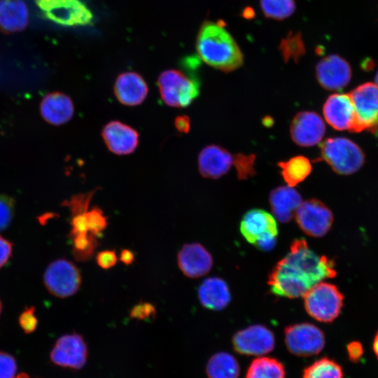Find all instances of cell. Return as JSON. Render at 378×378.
Wrapping results in <instances>:
<instances>
[{"mask_svg":"<svg viewBox=\"0 0 378 378\" xmlns=\"http://www.w3.org/2000/svg\"><path fill=\"white\" fill-rule=\"evenodd\" d=\"M336 276L335 264L312 251L304 239L293 241L289 253L274 267L269 276L271 291L279 296L297 298L313 286Z\"/></svg>","mask_w":378,"mask_h":378,"instance_id":"obj_1","label":"cell"},{"mask_svg":"<svg viewBox=\"0 0 378 378\" xmlns=\"http://www.w3.org/2000/svg\"><path fill=\"white\" fill-rule=\"evenodd\" d=\"M196 50L204 63L224 72L234 71L244 63L239 45L221 20L202 23L196 38Z\"/></svg>","mask_w":378,"mask_h":378,"instance_id":"obj_2","label":"cell"},{"mask_svg":"<svg viewBox=\"0 0 378 378\" xmlns=\"http://www.w3.org/2000/svg\"><path fill=\"white\" fill-rule=\"evenodd\" d=\"M177 69L162 71L158 78V87L162 102L172 107H186L200 92L198 79L188 72Z\"/></svg>","mask_w":378,"mask_h":378,"instance_id":"obj_3","label":"cell"},{"mask_svg":"<svg viewBox=\"0 0 378 378\" xmlns=\"http://www.w3.org/2000/svg\"><path fill=\"white\" fill-rule=\"evenodd\" d=\"M321 157L337 174L356 172L363 164L365 157L360 147L344 137L328 138L320 147Z\"/></svg>","mask_w":378,"mask_h":378,"instance_id":"obj_4","label":"cell"},{"mask_svg":"<svg viewBox=\"0 0 378 378\" xmlns=\"http://www.w3.org/2000/svg\"><path fill=\"white\" fill-rule=\"evenodd\" d=\"M307 314L318 321L330 323L340 314L344 296L334 284L321 281L303 295Z\"/></svg>","mask_w":378,"mask_h":378,"instance_id":"obj_5","label":"cell"},{"mask_svg":"<svg viewBox=\"0 0 378 378\" xmlns=\"http://www.w3.org/2000/svg\"><path fill=\"white\" fill-rule=\"evenodd\" d=\"M240 232L247 241L258 248L270 251L276 244L278 228L274 217L267 211L253 209L243 216Z\"/></svg>","mask_w":378,"mask_h":378,"instance_id":"obj_6","label":"cell"},{"mask_svg":"<svg viewBox=\"0 0 378 378\" xmlns=\"http://www.w3.org/2000/svg\"><path fill=\"white\" fill-rule=\"evenodd\" d=\"M43 283L52 295L65 298L74 295L81 285V274L77 266L64 258L50 262L43 274Z\"/></svg>","mask_w":378,"mask_h":378,"instance_id":"obj_7","label":"cell"},{"mask_svg":"<svg viewBox=\"0 0 378 378\" xmlns=\"http://www.w3.org/2000/svg\"><path fill=\"white\" fill-rule=\"evenodd\" d=\"M36 5L50 20L64 26L90 24L93 14L80 0H36Z\"/></svg>","mask_w":378,"mask_h":378,"instance_id":"obj_8","label":"cell"},{"mask_svg":"<svg viewBox=\"0 0 378 378\" xmlns=\"http://www.w3.org/2000/svg\"><path fill=\"white\" fill-rule=\"evenodd\" d=\"M356 113V132L378 131V87L363 83L349 93Z\"/></svg>","mask_w":378,"mask_h":378,"instance_id":"obj_9","label":"cell"},{"mask_svg":"<svg viewBox=\"0 0 378 378\" xmlns=\"http://www.w3.org/2000/svg\"><path fill=\"white\" fill-rule=\"evenodd\" d=\"M284 338L290 353L303 357L318 354L326 343L323 331L309 323H300L286 327Z\"/></svg>","mask_w":378,"mask_h":378,"instance_id":"obj_10","label":"cell"},{"mask_svg":"<svg viewBox=\"0 0 378 378\" xmlns=\"http://www.w3.org/2000/svg\"><path fill=\"white\" fill-rule=\"evenodd\" d=\"M295 220L307 234L321 237L327 234L333 222L329 208L320 200L310 199L302 202L295 211Z\"/></svg>","mask_w":378,"mask_h":378,"instance_id":"obj_11","label":"cell"},{"mask_svg":"<svg viewBox=\"0 0 378 378\" xmlns=\"http://www.w3.org/2000/svg\"><path fill=\"white\" fill-rule=\"evenodd\" d=\"M232 344L234 351L240 354L261 356L274 349L275 338L269 328L255 324L237 332Z\"/></svg>","mask_w":378,"mask_h":378,"instance_id":"obj_12","label":"cell"},{"mask_svg":"<svg viewBox=\"0 0 378 378\" xmlns=\"http://www.w3.org/2000/svg\"><path fill=\"white\" fill-rule=\"evenodd\" d=\"M88 347L83 337L66 334L57 339L50 352L52 362L57 365L78 370L86 363Z\"/></svg>","mask_w":378,"mask_h":378,"instance_id":"obj_13","label":"cell"},{"mask_svg":"<svg viewBox=\"0 0 378 378\" xmlns=\"http://www.w3.org/2000/svg\"><path fill=\"white\" fill-rule=\"evenodd\" d=\"M315 75L319 85L328 90H340L345 88L351 78L348 62L337 55H329L316 65Z\"/></svg>","mask_w":378,"mask_h":378,"instance_id":"obj_14","label":"cell"},{"mask_svg":"<svg viewBox=\"0 0 378 378\" xmlns=\"http://www.w3.org/2000/svg\"><path fill=\"white\" fill-rule=\"evenodd\" d=\"M323 113L326 122L335 130L356 132V113L349 94H333L326 99Z\"/></svg>","mask_w":378,"mask_h":378,"instance_id":"obj_15","label":"cell"},{"mask_svg":"<svg viewBox=\"0 0 378 378\" xmlns=\"http://www.w3.org/2000/svg\"><path fill=\"white\" fill-rule=\"evenodd\" d=\"M290 136L298 146L309 147L316 145L323 139L326 126L321 116L313 111L297 113L290 124Z\"/></svg>","mask_w":378,"mask_h":378,"instance_id":"obj_16","label":"cell"},{"mask_svg":"<svg viewBox=\"0 0 378 378\" xmlns=\"http://www.w3.org/2000/svg\"><path fill=\"white\" fill-rule=\"evenodd\" d=\"M102 136L108 149L119 155L133 153L139 141L138 132L119 120L106 123L102 128Z\"/></svg>","mask_w":378,"mask_h":378,"instance_id":"obj_17","label":"cell"},{"mask_svg":"<svg viewBox=\"0 0 378 378\" xmlns=\"http://www.w3.org/2000/svg\"><path fill=\"white\" fill-rule=\"evenodd\" d=\"M177 262L183 274L189 278L201 277L211 270L213 258L200 244H184L177 254Z\"/></svg>","mask_w":378,"mask_h":378,"instance_id":"obj_18","label":"cell"},{"mask_svg":"<svg viewBox=\"0 0 378 378\" xmlns=\"http://www.w3.org/2000/svg\"><path fill=\"white\" fill-rule=\"evenodd\" d=\"M113 92L118 101L127 106L141 104L146 98L148 88L144 78L136 72L127 71L116 78Z\"/></svg>","mask_w":378,"mask_h":378,"instance_id":"obj_19","label":"cell"},{"mask_svg":"<svg viewBox=\"0 0 378 378\" xmlns=\"http://www.w3.org/2000/svg\"><path fill=\"white\" fill-rule=\"evenodd\" d=\"M198 169L205 178L217 179L225 174L233 164V156L217 145H208L198 155Z\"/></svg>","mask_w":378,"mask_h":378,"instance_id":"obj_20","label":"cell"},{"mask_svg":"<svg viewBox=\"0 0 378 378\" xmlns=\"http://www.w3.org/2000/svg\"><path fill=\"white\" fill-rule=\"evenodd\" d=\"M40 111L46 122L54 125H60L71 119L74 106L68 95L54 92L43 97L40 104Z\"/></svg>","mask_w":378,"mask_h":378,"instance_id":"obj_21","label":"cell"},{"mask_svg":"<svg viewBox=\"0 0 378 378\" xmlns=\"http://www.w3.org/2000/svg\"><path fill=\"white\" fill-rule=\"evenodd\" d=\"M269 200L274 216L281 223L290 220L302 203L300 194L288 186H279L272 190Z\"/></svg>","mask_w":378,"mask_h":378,"instance_id":"obj_22","label":"cell"},{"mask_svg":"<svg viewBox=\"0 0 378 378\" xmlns=\"http://www.w3.org/2000/svg\"><path fill=\"white\" fill-rule=\"evenodd\" d=\"M198 298L202 305L211 310L220 311L230 303L231 295L226 282L219 277H209L198 288Z\"/></svg>","mask_w":378,"mask_h":378,"instance_id":"obj_23","label":"cell"},{"mask_svg":"<svg viewBox=\"0 0 378 378\" xmlns=\"http://www.w3.org/2000/svg\"><path fill=\"white\" fill-rule=\"evenodd\" d=\"M28 16L22 0H0V27L5 31L22 30L27 24Z\"/></svg>","mask_w":378,"mask_h":378,"instance_id":"obj_24","label":"cell"},{"mask_svg":"<svg viewBox=\"0 0 378 378\" xmlns=\"http://www.w3.org/2000/svg\"><path fill=\"white\" fill-rule=\"evenodd\" d=\"M206 372L208 378H238L239 365L232 355L218 352L209 359Z\"/></svg>","mask_w":378,"mask_h":378,"instance_id":"obj_25","label":"cell"},{"mask_svg":"<svg viewBox=\"0 0 378 378\" xmlns=\"http://www.w3.org/2000/svg\"><path fill=\"white\" fill-rule=\"evenodd\" d=\"M281 174L288 186L293 187L303 181L312 172L309 160L302 155H297L278 163Z\"/></svg>","mask_w":378,"mask_h":378,"instance_id":"obj_26","label":"cell"},{"mask_svg":"<svg viewBox=\"0 0 378 378\" xmlns=\"http://www.w3.org/2000/svg\"><path fill=\"white\" fill-rule=\"evenodd\" d=\"M284 365L277 359L258 357L250 364L246 378H285Z\"/></svg>","mask_w":378,"mask_h":378,"instance_id":"obj_27","label":"cell"},{"mask_svg":"<svg viewBox=\"0 0 378 378\" xmlns=\"http://www.w3.org/2000/svg\"><path fill=\"white\" fill-rule=\"evenodd\" d=\"M302 378H343V371L335 361L324 357L304 368Z\"/></svg>","mask_w":378,"mask_h":378,"instance_id":"obj_28","label":"cell"},{"mask_svg":"<svg viewBox=\"0 0 378 378\" xmlns=\"http://www.w3.org/2000/svg\"><path fill=\"white\" fill-rule=\"evenodd\" d=\"M261 10L266 18L283 20L295 12V0H260Z\"/></svg>","mask_w":378,"mask_h":378,"instance_id":"obj_29","label":"cell"},{"mask_svg":"<svg viewBox=\"0 0 378 378\" xmlns=\"http://www.w3.org/2000/svg\"><path fill=\"white\" fill-rule=\"evenodd\" d=\"M279 50L285 62L293 59L298 62L305 53V46L300 33H290L279 44Z\"/></svg>","mask_w":378,"mask_h":378,"instance_id":"obj_30","label":"cell"},{"mask_svg":"<svg viewBox=\"0 0 378 378\" xmlns=\"http://www.w3.org/2000/svg\"><path fill=\"white\" fill-rule=\"evenodd\" d=\"M73 255L79 262L90 260L97 247V237L92 234L79 235L71 238Z\"/></svg>","mask_w":378,"mask_h":378,"instance_id":"obj_31","label":"cell"},{"mask_svg":"<svg viewBox=\"0 0 378 378\" xmlns=\"http://www.w3.org/2000/svg\"><path fill=\"white\" fill-rule=\"evenodd\" d=\"M88 229L90 233L98 237L107 227V218L104 215L103 211L93 206L86 212Z\"/></svg>","mask_w":378,"mask_h":378,"instance_id":"obj_32","label":"cell"},{"mask_svg":"<svg viewBox=\"0 0 378 378\" xmlns=\"http://www.w3.org/2000/svg\"><path fill=\"white\" fill-rule=\"evenodd\" d=\"M255 158L254 155H246L242 153H237L233 156V164L239 179H246L255 174L253 168Z\"/></svg>","mask_w":378,"mask_h":378,"instance_id":"obj_33","label":"cell"},{"mask_svg":"<svg viewBox=\"0 0 378 378\" xmlns=\"http://www.w3.org/2000/svg\"><path fill=\"white\" fill-rule=\"evenodd\" d=\"M15 213V202L8 195H0V232L11 223Z\"/></svg>","mask_w":378,"mask_h":378,"instance_id":"obj_34","label":"cell"},{"mask_svg":"<svg viewBox=\"0 0 378 378\" xmlns=\"http://www.w3.org/2000/svg\"><path fill=\"white\" fill-rule=\"evenodd\" d=\"M156 314L155 307L152 303L140 302L131 309L130 316L136 320L150 322L155 318Z\"/></svg>","mask_w":378,"mask_h":378,"instance_id":"obj_35","label":"cell"},{"mask_svg":"<svg viewBox=\"0 0 378 378\" xmlns=\"http://www.w3.org/2000/svg\"><path fill=\"white\" fill-rule=\"evenodd\" d=\"M17 365L14 358L0 351V378H15Z\"/></svg>","mask_w":378,"mask_h":378,"instance_id":"obj_36","label":"cell"},{"mask_svg":"<svg viewBox=\"0 0 378 378\" xmlns=\"http://www.w3.org/2000/svg\"><path fill=\"white\" fill-rule=\"evenodd\" d=\"M34 311V307H27L19 316V324L26 333L32 332L37 326L38 320Z\"/></svg>","mask_w":378,"mask_h":378,"instance_id":"obj_37","label":"cell"},{"mask_svg":"<svg viewBox=\"0 0 378 378\" xmlns=\"http://www.w3.org/2000/svg\"><path fill=\"white\" fill-rule=\"evenodd\" d=\"M96 260L101 268L108 270L116 264L118 258L114 250H104L97 254Z\"/></svg>","mask_w":378,"mask_h":378,"instance_id":"obj_38","label":"cell"},{"mask_svg":"<svg viewBox=\"0 0 378 378\" xmlns=\"http://www.w3.org/2000/svg\"><path fill=\"white\" fill-rule=\"evenodd\" d=\"M12 252V243L0 236V269L8 262L11 257Z\"/></svg>","mask_w":378,"mask_h":378,"instance_id":"obj_39","label":"cell"},{"mask_svg":"<svg viewBox=\"0 0 378 378\" xmlns=\"http://www.w3.org/2000/svg\"><path fill=\"white\" fill-rule=\"evenodd\" d=\"M174 126L180 133H188L190 129V118L186 115L177 116L174 120Z\"/></svg>","mask_w":378,"mask_h":378,"instance_id":"obj_40","label":"cell"},{"mask_svg":"<svg viewBox=\"0 0 378 378\" xmlns=\"http://www.w3.org/2000/svg\"><path fill=\"white\" fill-rule=\"evenodd\" d=\"M347 350L351 359H358L362 354L361 346L358 342H352L348 345Z\"/></svg>","mask_w":378,"mask_h":378,"instance_id":"obj_41","label":"cell"},{"mask_svg":"<svg viewBox=\"0 0 378 378\" xmlns=\"http://www.w3.org/2000/svg\"><path fill=\"white\" fill-rule=\"evenodd\" d=\"M135 255L132 251L125 248L122 249L120 254V260L126 265L132 264L134 261Z\"/></svg>","mask_w":378,"mask_h":378,"instance_id":"obj_42","label":"cell"},{"mask_svg":"<svg viewBox=\"0 0 378 378\" xmlns=\"http://www.w3.org/2000/svg\"><path fill=\"white\" fill-rule=\"evenodd\" d=\"M373 350L378 358V332L376 333L373 341Z\"/></svg>","mask_w":378,"mask_h":378,"instance_id":"obj_43","label":"cell"},{"mask_svg":"<svg viewBox=\"0 0 378 378\" xmlns=\"http://www.w3.org/2000/svg\"><path fill=\"white\" fill-rule=\"evenodd\" d=\"M15 378H30V377L24 373H21L15 376Z\"/></svg>","mask_w":378,"mask_h":378,"instance_id":"obj_44","label":"cell"},{"mask_svg":"<svg viewBox=\"0 0 378 378\" xmlns=\"http://www.w3.org/2000/svg\"><path fill=\"white\" fill-rule=\"evenodd\" d=\"M375 85L378 87V70L375 75Z\"/></svg>","mask_w":378,"mask_h":378,"instance_id":"obj_45","label":"cell"},{"mask_svg":"<svg viewBox=\"0 0 378 378\" xmlns=\"http://www.w3.org/2000/svg\"><path fill=\"white\" fill-rule=\"evenodd\" d=\"M1 310H2V304H1V302L0 300V315H1Z\"/></svg>","mask_w":378,"mask_h":378,"instance_id":"obj_46","label":"cell"}]
</instances>
